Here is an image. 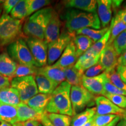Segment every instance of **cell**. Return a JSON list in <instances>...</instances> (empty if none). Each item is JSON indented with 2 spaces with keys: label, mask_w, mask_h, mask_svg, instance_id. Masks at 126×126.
<instances>
[{
  "label": "cell",
  "mask_w": 126,
  "mask_h": 126,
  "mask_svg": "<svg viewBox=\"0 0 126 126\" xmlns=\"http://www.w3.org/2000/svg\"><path fill=\"white\" fill-rule=\"evenodd\" d=\"M93 125H94V117H93L87 123H86L83 126H92Z\"/></svg>",
  "instance_id": "50"
},
{
  "label": "cell",
  "mask_w": 126,
  "mask_h": 126,
  "mask_svg": "<svg viewBox=\"0 0 126 126\" xmlns=\"http://www.w3.org/2000/svg\"><path fill=\"white\" fill-rule=\"evenodd\" d=\"M117 15L123 22L126 23V7L120 10L117 14Z\"/></svg>",
  "instance_id": "44"
},
{
  "label": "cell",
  "mask_w": 126,
  "mask_h": 126,
  "mask_svg": "<svg viewBox=\"0 0 126 126\" xmlns=\"http://www.w3.org/2000/svg\"><path fill=\"white\" fill-rule=\"evenodd\" d=\"M70 99L74 115L83 111L86 106L94 105V95L82 86H72L71 89Z\"/></svg>",
  "instance_id": "7"
},
{
  "label": "cell",
  "mask_w": 126,
  "mask_h": 126,
  "mask_svg": "<svg viewBox=\"0 0 126 126\" xmlns=\"http://www.w3.org/2000/svg\"><path fill=\"white\" fill-rule=\"evenodd\" d=\"M117 65L124 66L126 65V51L124 52L118 58Z\"/></svg>",
  "instance_id": "43"
},
{
  "label": "cell",
  "mask_w": 126,
  "mask_h": 126,
  "mask_svg": "<svg viewBox=\"0 0 126 126\" xmlns=\"http://www.w3.org/2000/svg\"><path fill=\"white\" fill-rule=\"evenodd\" d=\"M17 63L12 60L8 53L3 52L0 54V74L9 78H12L17 68Z\"/></svg>",
  "instance_id": "18"
},
{
  "label": "cell",
  "mask_w": 126,
  "mask_h": 126,
  "mask_svg": "<svg viewBox=\"0 0 126 126\" xmlns=\"http://www.w3.org/2000/svg\"><path fill=\"white\" fill-rule=\"evenodd\" d=\"M54 11L51 7H46L29 17L23 26L25 35L44 40L45 31Z\"/></svg>",
  "instance_id": "3"
},
{
  "label": "cell",
  "mask_w": 126,
  "mask_h": 126,
  "mask_svg": "<svg viewBox=\"0 0 126 126\" xmlns=\"http://www.w3.org/2000/svg\"><path fill=\"white\" fill-rule=\"evenodd\" d=\"M122 2V1H112V5H113V7L115 8L119 7Z\"/></svg>",
  "instance_id": "49"
},
{
  "label": "cell",
  "mask_w": 126,
  "mask_h": 126,
  "mask_svg": "<svg viewBox=\"0 0 126 126\" xmlns=\"http://www.w3.org/2000/svg\"><path fill=\"white\" fill-rule=\"evenodd\" d=\"M99 58H100V55H98V56L94 57L92 59L83 61V62H78V61H77L75 64H74L75 67L78 71H79L80 72L84 74V72L88 69H89V68L96 65V64L98 63Z\"/></svg>",
  "instance_id": "35"
},
{
  "label": "cell",
  "mask_w": 126,
  "mask_h": 126,
  "mask_svg": "<svg viewBox=\"0 0 126 126\" xmlns=\"http://www.w3.org/2000/svg\"><path fill=\"white\" fill-rule=\"evenodd\" d=\"M37 70L38 68L31 67L29 66L18 64L13 78L31 76V75L36 76L37 74Z\"/></svg>",
  "instance_id": "32"
},
{
  "label": "cell",
  "mask_w": 126,
  "mask_h": 126,
  "mask_svg": "<svg viewBox=\"0 0 126 126\" xmlns=\"http://www.w3.org/2000/svg\"><path fill=\"white\" fill-rule=\"evenodd\" d=\"M40 123L42 124V125L43 126H54L53 124L51 123V122H50V120L48 119L47 116V113L43 116L40 122Z\"/></svg>",
  "instance_id": "45"
},
{
  "label": "cell",
  "mask_w": 126,
  "mask_h": 126,
  "mask_svg": "<svg viewBox=\"0 0 126 126\" xmlns=\"http://www.w3.org/2000/svg\"><path fill=\"white\" fill-rule=\"evenodd\" d=\"M61 25V22L59 15L54 11L45 31L44 40L47 45L59 38L60 35Z\"/></svg>",
  "instance_id": "14"
},
{
  "label": "cell",
  "mask_w": 126,
  "mask_h": 126,
  "mask_svg": "<svg viewBox=\"0 0 126 126\" xmlns=\"http://www.w3.org/2000/svg\"><path fill=\"white\" fill-rule=\"evenodd\" d=\"M47 116L54 126H70L71 117L67 115L47 113Z\"/></svg>",
  "instance_id": "31"
},
{
  "label": "cell",
  "mask_w": 126,
  "mask_h": 126,
  "mask_svg": "<svg viewBox=\"0 0 126 126\" xmlns=\"http://www.w3.org/2000/svg\"><path fill=\"white\" fill-rule=\"evenodd\" d=\"M39 126H42V124H41V123H40V124H39Z\"/></svg>",
  "instance_id": "55"
},
{
  "label": "cell",
  "mask_w": 126,
  "mask_h": 126,
  "mask_svg": "<svg viewBox=\"0 0 126 126\" xmlns=\"http://www.w3.org/2000/svg\"><path fill=\"white\" fill-rule=\"evenodd\" d=\"M96 107L86 108L85 110L78 114H75L71 120V126H83L89 122L96 114Z\"/></svg>",
  "instance_id": "26"
},
{
  "label": "cell",
  "mask_w": 126,
  "mask_h": 126,
  "mask_svg": "<svg viewBox=\"0 0 126 126\" xmlns=\"http://www.w3.org/2000/svg\"><path fill=\"white\" fill-rule=\"evenodd\" d=\"M17 108L18 122H25L29 120L38 121L40 123L45 114H40L32 109L26 103L20 102Z\"/></svg>",
  "instance_id": "15"
},
{
  "label": "cell",
  "mask_w": 126,
  "mask_h": 126,
  "mask_svg": "<svg viewBox=\"0 0 126 126\" xmlns=\"http://www.w3.org/2000/svg\"><path fill=\"white\" fill-rule=\"evenodd\" d=\"M50 2L51 1L48 0H28V16L35 11H38L42 8L49 5Z\"/></svg>",
  "instance_id": "34"
},
{
  "label": "cell",
  "mask_w": 126,
  "mask_h": 126,
  "mask_svg": "<svg viewBox=\"0 0 126 126\" xmlns=\"http://www.w3.org/2000/svg\"><path fill=\"white\" fill-rule=\"evenodd\" d=\"M97 1V12L100 23L103 28H106L111 19V7L112 1L111 0H98Z\"/></svg>",
  "instance_id": "17"
},
{
  "label": "cell",
  "mask_w": 126,
  "mask_h": 126,
  "mask_svg": "<svg viewBox=\"0 0 126 126\" xmlns=\"http://www.w3.org/2000/svg\"><path fill=\"white\" fill-rule=\"evenodd\" d=\"M109 79L108 75L104 71L101 74L92 78H87L83 76L82 86L94 94H101L103 96L105 91L104 85L105 82Z\"/></svg>",
  "instance_id": "10"
},
{
  "label": "cell",
  "mask_w": 126,
  "mask_h": 126,
  "mask_svg": "<svg viewBox=\"0 0 126 126\" xmlns=\"http://www.w3.org/2000/svg\"><path fill=\"white\" fill-rule=\"evenodd\" d=\"M110 33H111V29L109 27L108 31L106 33V34L102 37L100 40L95 42L89 50H87L94 57L97 56L100 54L102 50L106 46L107 43H108L110 37Z\"/></svg>",
  "instance_id": "30"
},
{
  "label": "cell",
  "mask_w": 126,
  "mask_h": 126,
  "mask_svg": "<svg viewBox=\"0 0 126 126\" xmlns=\"http://www.w3.org/2000/svg\"><path fill=\"white\" fill-rule=\"evenodd\" d=\"M71 85L64 81L59 85L51 94V98L47 104V113H55L72 116L74 115L70 99Z\"/></svg>",
  "instance_id": "2"
},
{
  "label": "cell",
  "mask_w": 126,
  "mask_h": 126,
  "mask_svg": "<svg viewBox=\"0 0 126 126\" xmlns=\"http://www.w3.org/2000/svg\"><path fill=\"white\" fill-rule=\"evenodd\" d=\"M37 74L45 76L59 85L65 79L64 69L56 63L51 65L38 68Z\"/></svg>",
  "instance_id": "13"
},
{
  "label": "cell",
  "mask_w": 126,
  "mask_h": 126,
  "mask_svg": "<svg viewBox=\"0 0 126 126\" xmlns=\"http://www.w3.org/2000/svg\"><path fill=\"white\" fill-rule=\"evenodd\" d=\"M119 56L112 44L106 45L100 53L98 63L105 69V72H109L117 67Z\"/></svg>",
  "instance_id": "11"
},
{
  "label": "cell",
  "mask_w": 126,
  "mask_h": 126,
  "mask_svg": "<svg viewBox=\"0 0 126 126\" xmlns=\"http://www.w3.org/2000/svg\"><path fill=\"white\" fill-rule=\"evenodd\" d=\"M78 59V57L76 53V47L73 40H72L68 45L67 47L64 50L62 55L56 64L62 67L63 68H65L74 64Z\"/></svg>",
  "instance_id": "16"
},
{
  "label": "cell",
  "mask_w": 126,
  "mask_h": 126,
  "mask_svg": "<svg viewBox=\"0 0 126 126\" xmlns=\"http://www.w3.org/2000/svg\"><path fill=\"white\" fill-rule=\"evenodd\" d=\"M51 94H37L26 102V104L30 108L35 110L40 114H45L47 112L46 111V106L49 102Z\"/></svg>",
  "instance_id": "19"
},
{
  "label": "cell",
  "mask_w": 126,
  "mask_h": 126,
  "mask_svg": "<svg viewBox=\"0 0 126 126\" xmlns=\"http://www.w3.org/2000/svg\"><path fill=\"white\" fill-rule=\"evenodd\" d=\"M112 45L119 56L126 51V30L116 37Z\"/></svg>",
  "instance_id": "33"
},
{
  "label": "cell",
  "mask_w": 126,
  "mask_h": 126,
  "mask_svg": "<svg viewBox=\"0 0 126 126\" xmlns=\"http://www.w3.org/2000/svg\"><path fill=\"white\" fill-rule=\"evenodd\" d=\"M94 126V125H93V126Z\"/></svg>",
  "instance_id": "56"
},
{
  "label": "cell",
  "mask_w": 126,
  "mask_h": 126,
  "mask_svg": "<svg viewBox=\"0 0 126 126\" xmlns=\"http://www.w3.org/2000/svg\"><path fill=\"white\" fill-rule=\"evenodd\" d=\"M103 96L107 97L108 99L114 103L119 108L125 109H126V96L120 94H116L105 92Z\"/></svg>",
  "instance_id": "36"
},
{
  "label": "cell",
  "mask_w": 126,
  "mask_h": 126,
  "mask_svg": "<svg viewBox=\"0 0 126 126\" xmlns=\"http://www.w3.org/2000/svg\"><path fill=\"white\" fill-rule=\"evenodd\" d=\"M8 54L18 64L38 68L24 38L19 37L7 48Z\"/></svg>",
  "instance_id": "5"
},
{
  "label": "cell",
  "mask_w": 126,
  "mask_h": 126,
  "mask_svg": "<svg viewBox=\"0 0 126 126\" xmlns=\"http://www.w3.org/2000/svg\"><path fill=\"white\" fill-rule=\"evenodd\" d=\"M0 126H12L11 124L7 122H1Z\"/></svg>",
  "instance_id": "51"
},
{
  "label": "cell",
  "mask_w": 126,
  "mask_h": 126,
  "mask_svg": "<svg viewBox=\"0 0 126 126\" xmlns=\"http://www.w3.org/2000/svg\"><path fill=\"white\" fill-rule=\"evenodd\" d=\"M24 39L36 61L37 67L41 68L46 66L48 46L45 40L33 37H26Z\"/></svg>",
  "instance_id": "9"
},
{
  "label": "cell",
  "mask_w": 126,
  "mask_h": 126,
  "mask_svg": "<svg viewBox=\"0 0 126 126\" xmlns=\"http://www.w3.org/2000/svg\"><path fill=\"white\" fill-rule=\"evenodd\" d=\"M3 2H4V1H0V14H1V11H2V9H1V5L2 4Z\"/></svg>",
  "instance_id": "54"
},
{
  "label": "cell",
  "mask_w": 126,
  "mask_h": 126,
  "mask_svg": "<svg viewBox=\"0 0 126 126\" xmlns=\"http://www.w3.org/2000/svg\"><path fill=\"white\" fill-rule=\"evenodd\" d=\"M22 29V20L3 14L0 18V47L9 45L18 39Z\"/></svg>",
  "instance_id": "4"
},
{
  "label": "cell",
  "mask_w": 126,
  "mask_h": 126,
  "mask_svg": "<svg viewBox=\"0 0 126 126\" xmlns=\"http://www.w3.org/2000/svg\"><path fill=\"white\" fill-rule=\"evenodd\" d=\"M121 119H122V116H117V117H116L114 120H113L112 122H110L109 124H107V125L105 126H116V125H117L119 121Z\"/></svg>",
  "instance_id": "47"
},
{
  "label": "cell",
  "mask_w": 126,
  "mask_h": 126,
  "mask_svg": "<svg viewBox=\"0 0 126 126\" xmlns=\"http://www.w3.org/2000/svg\"><path fill=\"white\" fill-rule=\"evenodd\" d=\"M105 71V69L102 67V66L99 64V63L96 64L85 72L83 77H87V78H92V77H96L97 75L101 74L102 72Z\"/></svg>",
  "instance_id": "39"
},
{
  "label": "cell",
  "mask_w": 126,
  "mask_h": 126,
  "mask_svg": "<svg viewBox=\"0 0 126 126\" xmlns=\"http://www.w3.org/2000/svg\"><path fill=\"white\" fill-rule=\"evenodd\" d=\"M12 126H23V123L22 122H18V123H16L15 124H14Z\"/></svg>",
  "instance_id": "52"
},
{
  "label": "cell",
  "mask_w": 126,
  "mask_h": 126,
  "mask_svg": "<svg viewBox=\"0 0 126 126\" xmlns=\"http://www.w3.org/2000/svg\"><path fill=\"white\" fill-rule=\"evenodd\" d=\"M94 102L96 106V114H116L118 116H122L124 112V109L115 105L109 99L104 96L96 97Z\"/></svg>",
  "instance_id": "12"
},
{
  "label": "cell",
  "mask_w": 126,
  "mask_h": 126,
  "mask_svg": "<svg viewBox=\"0 0 126 126\" xmlns=\"http://www.w3.org/2000/svg\"><path fill=\"white\" fill-rule=\"evenodd\" d=\"M106 73L108 74L109 78L113 85L126 92V83L121 79L115 69H113L109 72H106Z\"/></svg>",
  "instance_id": "37"
},
{
  "label": "cell",
  "mask_w": 126,
  "mask_h": 126,
  "mask_svg": "<svg viewBox=\"0 0 126 126\" xmlns=\"http://www.w3.org/2000/svg\"><path fill=\"white\" fill-rule=\"evenodd\" d=\"M116 72L121 79L126 83V65H117L116 67Z\"/></svg>",
  "instance_id": "42"
},
{
  "label": "cell",
  "mask_w": 126,
  "mask_h": 126,
  "mask_svg": "<svg viewBox=\"0 0 126 126\" xmlns=\"http://www.w3.org/2000/svg\"><path fill=\"white\" fill-rule=\"evenodd\" d=\"M23 126H39L40 122L35 120H29L23 122Z\"/></svg>",
  "instance_id": "46"
},
{
  "label": "cell",
  "mask_w": 126,
  "mask_h": 126,
  "mask_svg": "<svg viewBox=\"0 0 126 126\" xmlns=\"http://www.w3.org/2000/svg\"><path fill=\"white\" fill-rule=\"evenodd\" d=\"M64 69L65 79L68 83L72 86H82L83 76L84 74L78 71L75 67L74 64Z\"/></svg>",
  "instance_id": "24"
},
{
  "label": "cell",
  "mask_w": 126,
  "mask_h": 126,
  "mask_svg": "<svg viewBox=\"0 0 126 126\" xmlns=\"http://www.w3.org/2000/svg\"><path fill=\"white\" fill-rule=\"evenodd\" d=\"M117 116L118 115L116 114H95L94 116V125L96 126H105L112 122Z\"/></svg>",
  "instance_id": "38"
},
{
  "label": "cell",
  "mask_w": 126,
  "mask_h": 126,
  "mask_svg": "<svg viewBox=\"0 0 126 126\" xmlns=\"http://www.w3.org/2000/svg\"><path fill=\"white\" fill-rule=\"evenodd\" d=\"M28 0H21L10 12L11 16L16 19L22 20L28 16Z\"/></svg>",
  "instance_id": "29"
},
{
  "label": "cell",
  "mask_w": 126,
  "mask_h": 126,
  "mask_svg": "<svg viewBox=\"0 0 126 126\" xmlns=\"http://www.w3.org/2000/svg\"><path fill=\"white\" fill-rule=\"evenodd\" d=\"M0 122H7L12 125L18 123L16 106L7 105L0 101Z\"/></svg>",
  "instance_id": "20"
},
{
  "label": "cell",
  "mask_w": 126,
  "mask_h": 126,
  "mask_svg": "<svg viewBox=\"0 0 126 126\" xmlns=\"http://www.w3.org/2000/svg\"><path fill=\"white\" fill-rule=\"evenodd\" d=\"M0 101L7 105L17 106L20 102L18 91L12 87L1 89L0 90Z\"/></svg>",
  "instance_id": "22"
},
{
  "label": "cell",
  "mask_w": 126,
  "mask_h": 126,
  "mask_svg": "<svg viewBox=\"0 0 126 126\" xmlns=\"http://www.w3.org/2000/svg\"><path fill=\"white\" fill-rule=\"evenodd\" d=\"M122 117L126 118V109H124V112H123V114H122Z\"/></svg>",
  "instance_id": "53"
},
{
  "label": "cell",
  "mask_w": 126,
  "mask_h": 126,
  "mask_svg": "<svg viewBox=\"0 0 126 126\" xmlns=\"http://www.w3.org/2000/svg\"><path fill=\"white\" fill-rule=\"evenodd\" d=\"M34 78L39 92L40 94H51L59 85L58 83L54 82L43 75L37 74L34 76Z\"/></svg>",
  "instance_id": "23"
},
{
  "label": "cell",
  "mask_w": 126,
  "mask_h": 126,
  "mask_svg": "<svg viewBox=\"0 0 126 126\" xmlns=\"http://www.w3.org/2000/svg\"><path fill=\"white\" fill-rule=\"evenodd\" d=\"M111 33L110 37L107 45H111L116 39V37L123 32L126 30V23L122 21L119 17L116 15L114 18L112 19L110 24Z\"/></svg>",
  "instance_id": "27"
},
{
  "label": "cell",
  "mask_w": 126,
  "mask_h": 126,
  "mask_svg": "<svg viewBox=\"0 0 126 126\" xmlns=\"http://www.w3.org/2000/svg\"><path fill=\"white\" fill-rule=\"evenodd\" d=\"M11 79L8 78L0 74V90L9 88L11 83Z\"/></svg>",
  "instance_id": "41"
},
{
  "label": "cell",
  "mask_w": 126,
  "mask_h": 126,
  "mask_svg": "<svg viewBox=\"0 0 126 126\" xmlns=\"http://www.w3.org/2000/svg\"><path fill=\"white\" fill-rule=\"evenodd\" d=\"M11 85L18 91L20 102L25 103L39 93L35 78L32 75L14 78Z\"/></svg>",
  "instance_id": "6"
},
{
  "label": "cell",
  "mask_w": 126,
  "mask_h": 126,
  "mask_svg": "<svg viewBox=\"0 0 126 126\" xmlns=\"http://www.w3.org/2000/svg\"><path fill=\"white\" fill-rule=\"evenodd\" d=\"M109 28L106 27L102 29H95L91 28H85L76 32L77 35H85L89 37L95 43L100 40L108 31Z\"/></svg>",
  "instance_id": "28"
},
{
  "label": "cell",
  "mask_w": 126,
  "mask_h": 126,
  "mask_svg": "<svg viewBox=\"0 0 126 126\" xmlns=\"http://www.w3.org/2000/svg\"><path fill=\"white\" fill-rule=\"evenodd\" d=\"M74 43L76 47L77 55L79 58L91 48L94 42L88 36L85 35H77L73 39Z\"/></svg>",
  "instance_id": "25"
},
{
  "label": "cell",
  "mask_w": 126,
  "mask_h": 126,
  "mask_svg": "<svg viewBox=\"0 0 126 126\" xmlns=\"http://www.w3.org/2000/svg\"><path fill=\"white\" fill-rule=\"evenodd\" d=\"M72 34L67 32H63L56 40L48 45L47 51V64L51 65L54 64L60 59L64 50L72 39Z\"/></svg>",
  "instance_id": "8"
},
{
  "label": "cell",
  "mask_w": 126,
  "mask_h": 126,
  "mask_svg": "<svg viewBox=\"0 0 126 126\" xmlns=\"http://www.w3.org/2000/svg\"><path fill=\"white\" fill-rule=\"evenodd\" d=\"M19 0H7L4 1L2 3V8L4 9L5 14L10 13L12 9L15 7V5L19 2Z\"/></svg>",
  "instance_id": "40"
},
{
  "label": "cell",
  "mask_w": 126,
  "mask_h": 126,
  "mask_svg": "<svg viewBox=\"0 0 126 126\" xmlns=\"http://www.w3.org/2000/svg\"><path fill=\"white\" fill-rule=\"evenodd\" d=\"M63 18L65 20V27L68 32L71 34L85 28L95 29H100L101 28V23L96 12H88L70 9L64 14Z\"/></svg>",
  "instance_id": "1"
},
{
  "label": "cell",
  "mask_w": 126,
  "mask_h": 126,
  "mask_svg": "<svg viewBox=\"0 0 126 126\" xmlns=\"http://www.w3.org/2000/svg\"><path fill=\"white\" fill-rule=\"evenodd\" d=\"M116 126H126V118L122 117Z\"/></svg>",
  "instance_id": "48"
},
{
  "label": "cell",
  "mask_w": 126,
  "mask_h": 126,
  "mask_svg": "<svg viewBox=\"0 0 126 126\" xmlns=\"http://www.w3.org/2000/svg\"><path fill=\"white\" fill-rule=\"evenodd\" d=\"M67 8L80 9L85 12H95L97 9V1L95 0H68L63 2Z\"/></svg>",
  "instance_id": "21"
}]
</instances>
